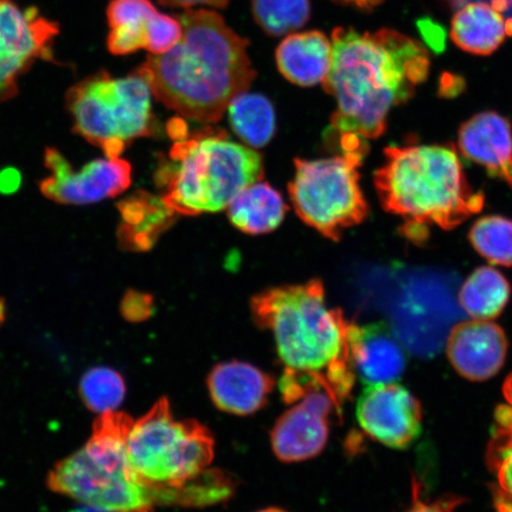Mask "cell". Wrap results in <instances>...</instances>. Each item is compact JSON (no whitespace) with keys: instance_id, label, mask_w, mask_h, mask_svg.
I'll return each instance as SVG.
<instances>
[{"instance_id":"obj_31","label":"cell","mask_w":512,"mask_h":512,"mask_svg":"<svg viewBox=\"0 0 512 512\" xmlns=\"http://www.w3.org/2000/svg\"><path fill=\"white\" fill-rule=\"evenodd\" d=\"M120 309L124 318L130 320V322H144L152 315L153 299L150 294L131 290L126 292Z\"/></svg>"},{"instance_id":"obj_25","label":"cell","mask_w":512,"mask_h":512,"mask_svg":"<svg viewBox=\"0 0 512 512\" xmlns=\"http://www.w3.org/2000/svg\"><path fill=\"white\" fill-rule=\"evenodd\" d=\"M486 464L495 477L492 497L496 512H512V430L496 424L486 450Z\"/></svg>"},{"instance_id":"obj_10","label":"cell","mask_w":512,"mask_h":512,"mask_svg":"<svg viewBox=\"0 0 512 512\" xmlns=\"http://www.w3.org/2000/svg\"><path fill=\"white\" fill-rule=\"evenodd\" d=\"M342 403L324 376L306 377L303 398L275 422L272 448L281 462L315 458L328 443L332 416L342 419Z\"/></svg>"},{"instance_id":"obj_12","label":"cell","mask_w":512,"mask_h":512,"mask_svg":"<svg viewBox=\"0 0 512 512\" xmlns=\"http://www.w3.org/2000/svg\"><path fill=\"white\" fill-rule=\"evenodd\" d=\"M44 165L51 175L40 183L42 194L67 206H86L117 197L132 183V166L125 159H96L75 172L59 150L48 147Z\"/></svg>"},{"instance_id":"obj_15","label":"cell","mask_w":512,"mask_h":512,"mask_svg":"<svg viewBox=\"0 0 512 512\" xmlns=\"http://www.w3.org/2000/svg\"><path fill=\"white\" fill-rule=\"evenodd\" d=\"M350 356L355 374L367 387L395 383L407 366L405 351L382 323L352 324Z\"/></svg>"},{"instance_id":"obj_13","label":"cell","mask_w":512,"mask_h":512,"mask_svg":"<svg viewBox=\"0 0 512 512\" xmlns=\"http://www.w3.org/2000/svg\"><path fill=\"white\" fill-rule=\"evenodd\" d=\"M356 416L371 439L396 450H405L421 433L420 402L396 383L367 387L358 400Z\"/></svg>"},{"instance_id":"obj_9","label":"cell","mask_w":512,"mask_h":512,"mask_svg":"<svg viewBox=\"0 0 512 512\" xmlns=\"http://www.w3.org/2000/svg\"><path fill=\"white\" fill-rule=\"evenodd\" d=\"M367 150L343 156L296 159L290 196L298 216L325 238L341 240L344 230L367 219L368 204L360 187L358 168Z\"/></svg>"},{"instance_id":"obj_20","label":"cell","mask_w":512,"mask_h":512,"mask_svg":"<svg viewBox=\"0 0 512 512\" xmlns=\"http://www.w3.org/2000/svg\"><path fill=\"white\" fill-rule=\"evenodd\" d=\"M511 24L494 4L471 3L453 17L451 38L467 53L486 56L501 47L507 35H512Z\"/></svg>"},{"instance_id":"obj_26","label":"cell","mask_w":512,"mask_h":512,"mask_svg":"<svg viewBox=\"0 0 512 512\" xmlns=\"http://www.w3.org/2000/svg\"><path fill=\"white\" fill-rule=\"evenodd\" d=\"M256 24L267 35L280 37L302 29L311 17L310 0H252Z\"/></svg>"},{"instance_id":"obj_2","label":"cell","mask_w":512,"mask_h":512,"mask_svg":"<svg viewBox=\"0 0 512 512\" xmlns=\"http://www.w3.org/2000/svg\"><path fill=\"white\" fill-rule=\"evenodd\" d=\"M178 17L181 40L166 53L147 57L136 72L170 110L198 123L215 124L256 78L249 42L215 11L188 9Z\"/></svg>"},{"instance_id":"obj_6","label":"cell","mask_w":512,"mask_h":512,"mask_svg":"<svg viewBox=\"0 0 512 512\" xmlns=\"http://www.w3.org/2000/svg\"><path fill=\"white\" fill-rule=\"evenodd\" d=\"M133 421L121 412L101 414L87 444L50 472V490L113 512H153L151 492L127 457L126 437Z\"/></svg>"},{"instance_id":"obj_32","label":"cell","mask_w":512,"mask_h":512,"mask_svg":"<svg viewBox=\"0 0 512 512\" xmlns=\"http://www.w3.org/2000/svg\"><path fill=\"white\" fill-rule=\"evenodd\" d=\"M503 394L507 405L499 406L495 412L496 424L507 426L512 430V373L503 384Z\"/></svg>"},{"instance_id":"obj_1","label":"cell","mask_w":512,"mask_h":512,"mask_svg":"<svg viewBox=\"0 0 512 512\" xmlns=\"http://www.w3.org/2000/svg\"><path fill=\"white\" fill-rule=\"evenodd\" d=\"M332 64L323 86L337 100L331 127L343 136H382L393 107L405 104L427 79L431 61L418 41L381 29L332 31Z\"/></svg>"},{"instance_id":"obj_7","label":"cell","mask_w":512,"mask_h":512,"mask_svg":"<svg viewBox=\"0 0 512 512\" xmlns=\"http://www.w3.org/2000/svg\"><path fill=\"white\" fill-rule=\"evenodd\" d=\"M215 440L196 420L175 419L168 399L133 421L126 452L134 473L156 505H172L175 489L208 470Z\"/></svg>"},{"instance_id":"obj_4","label":"cell","mask_w":512,"mask_h":512,"mask_svg":"<svg viewBox=\"0 0 512 512\" xmlns=\"http://www.w3.org/2000/svg\"><path fill=\"white\" fill-rule=\"evenodd\" d=\"M384 156L374 183L389 213L447 230L483 209V192L470 187L452 144L392 146Z\"/></svg>"},{"instance_id":"obj_22","label":"cell","mask_w":512,"mask_h":512,"mask_svg":"<svg viewBox=\"0 0 512 512\" xmlns=\"http://www.w3.org/2000/svg\"><path fill=\"white\" fill-rule=\"evenodd\" d=\"M157 12L151 0H112L106 10L110 25L108 51L114 56H126L146 49L147 32Z\"/></svg>"},{"instance_id":"obj_3","label":"cell","mask_w":512,"mask_h":512,"mask_svg":"<svg viewBox=\"0 0 512 512\" xmlns=\"http://www.w3.org/2000/svg\"><path fill=\"white\" fill-rule=\"evenodd\" d=\"M251 307L256 325L273 332L285 369L323 374L339 399L350 398L356 380L350 356L354 323L329 309L322 281L270 288Z\"/></svg>"},{"instance_id":"obj_36","label":"cell","mask_w":512,"mask_h":512,"mask_svg":"<svg viewBox=\"0 0 512 512\" xmlns=\"http://www.w3.org/2000/svg\"><path fill=\"white\" fill-rule=\"evenodd\" d=\"M72 512H113V511L101 509L98 507H93V505L85 504V505H83V507L76 508Z\"/></svg>"},{"instance_id":"obj_38","label":"cell","mask_w":512,"mask_h":512,"mask_svg":"<svg viewBox=\"0 0 512 512\" xmlns=\"http://www.w3.org/2000/svg\"><path fill=\"white\" fill-rule=\"evenodd\" d=\"M4 315V303L0 300V317Z\"/></svg>"},{"instance_id":"obj_34","label":"cell","mask_w":512,"mask_h":512,"mask_svg":"<svg viewBox=\"0 0 512 512\" xmlns=\"http://www.w3.org/2000/svg\"><path fill=\"white\" fill-rule=\"evenodd\" d=\"M21 184V175L14 169H6L0 172V192L10 194L18 189Z\"/></svg>"},{"instance_id":"obj_24","label":"cell","mask_w":512,"mask_h":512,"mask_svg":"<svg viewBox=\"0 0 512 512\" xmlns=\"http://www.w3.org/2000/svg\"><path fill=\"white\" fill-rule=\"evenodd\" d=\"M229 119L243 142L262 147L275 132V113L271 101L260 94L242 93L230 102Z\"/></svg>"},{"instance_id":"obj_14","label":"cell","mask_w":512,"mask_h":512,"mask_svg":"<svg viewBox=\"0 0 512 512\" xmlns=\"http://www.w3.org/2000/svg\"><path fill=\"white\" fill-rule=\"evenodd\" d=\"M454 369L470 381H485L503 367L508 351L505 332L490 320L473 319L453 326L446 344Z\"/></svg>"},{"instance_id":"obj_21","label":"cell","mask_w":512,"mask_h":512,"mask_svg":"<svg viewBox=\"0 0 512 512\" xmlns=\"http://www.w3.org/2000/svg\"><path fill=\"white\" fill-rule=\"evenodd\" d=\"M287 206L277 190L256 182L236 195L228 206L230 222L249 235L272 232L283 222Z\"/></svg>"},{"instance_id":"obj_23","label":"cell","mask_w":512,"mask_h":512,"mask_svg":"<svg viewBox=\"0 0 512 512\" xmlns=\"http://www.w3.org/2000/svg\"><path fill=\"white\" fill-rule=\"evenodd\" d=\"M510 284L492 267H479L459 292V304L473 319L491 320L501 315L510 298Z\"/></svg>"},{"instance_id":"obj_33","label":"cell","mask_w":512,"mask_h":512,"mask_svg":"<svg viewBox=\"0 0 512 512\" xmlns=\"http://www.w3.org/2000/svg\"><path fill=\"white\" fill-rule=\"evenodd\" d=\"M230 0H159V3L168 6V8L191 9L197 5H206L210 8L224 9L227 8Z\"/></svg>"},{"instance_id":"obj_17","label":"cell","mask_w":512,"mask_h":512,"mask_svg":"<svg viewBox=\"0 0 512 512\" xmlns=\"http://www.w3.org/2000/svg\"><path fill=\"white\" fill-rule=\"evenodd\" d=\"M458 146L463 156L483 165L491 177L512 188V131L508 119L495 112L475 115L460 127Z\"/></svg>"},{"instance_id":"obj_35","label":"cell","mask_w":512,"mask_h":512,"mask_svg":"<svg viewBox=\"0 0 512 512\" xmlns=\"http://www.w3.org/2000/svg\"><path fill=\"white\" fill-rule=\"evenodd\" d=\"M335 2L354 5L358 9L370 11L383 3L384 0H335Z\"/></svg>"},{"instance_id":"obj_19","label":"cell","mask_w":512,"mask_h":512,"mask_svg":"<svg viewBox=\"0 0 512 512\" xmlns=\"http://www.w3.org/2000/svg\"><path fill=\"white\" fill-rule=\"evenodd\" d=\"M121 224L118 230L120 246L130 251H146L160 233L169 226L174 211L162 200L139 191L118 204Z\"/></svg>"},{"instance_id":"obj_27","label":"cell","mask_w":512,"mask_h":512,"mask_svg":"<svg viewBox=\"0 0 512 512\" xmlns=\"http://www.w3.org/2000/svg\"><path fill=\"white\" fill-rule=\"evenodd\" d=\"M469 238L476 251L491 264L512 267V220L483 217L473 224Z\"/></svg>"},{"instance_id":"obj_29","label":"cell","mask_w":512,"mask_h":512,"mask_svg":"<svg viewBox=\"0 0 512 512\" xmlns=\"http://www.w3.org/2000/svg\"><path fill=\"white\" fill-rule=\"evenodd\" d=\"M183 27L178 16L159 14L151 19L147 32L146 50L151 55H162L181 40Z\"/></svg>"},{"instance_id":"obj_37","label":"cell","mask_w":512,"mask_h":512,"mask_svg":"<svg viewBox=\"0 0 512 512\" xmlns=\"http://www.w3.org/2000/svg\"><path fill=\"white\" fill-rule=\"evenodd\" d=\"M258 512H286L285 510H281L279 508H268V509H264V510H261V511H258Z\"/></svg>"},{"instance_id":"obj_18","label":"cell","mask_w":512,"mask_h":512,"mask_svg":"<svg viewBox=\"0 0 512 512\" xmlns=\"http://www.w3.org/2000/svg\"><path fill=\"white\" fill-rule=\"evenodd\" d=\"M332 42L322 31L288 35L275 51L279 72L293 85L312 87L323 83L332 64Z\"/></svg>"},{"instance_id":"obj_28","label":"cell","mask_w":512,"mask_h":512,"mask_svg":"<svg viewBox=\"0 0 512 512\" xmlns=\"http://www.w3.org/2000/svg\"><path fill=\"white\" fill-rule=\"evenodd\" d=\"M125 394L123 376L110 368L91 369L80 382L82 401L88 409L99 414L114 412L123 403Z\"/></svg>"},{"instance_id":"obj_16","label":"cell","mask_w":512,"mask_h":512,"mask_svg":"<svg viewBox=\"0 0 512 512\" xmlns=\"http://www.w3.org/2000/svg\"><path fill=\"white\" fill-rule=\"evenodd\" d=\"M273 388L271 375L240 361L217 364L208 377L209 394L215 406L234 415L259 412L267 405Z\"/></svg>"},{"instance_id":"obj_11","label":"cell","mask_w":512,"mask_h":512,"mask_svg":"<svg viewBox=\"0 0 512 512\" xmlns=\"http://www.w3.org/2000/svg\"><path fill=\"white\" fill-rule=\"evenodd\" d=\"M60 25L37 8L22 9L15 0H0V101L19 92V79L38 60L55 62Z\"/></svg>"},{"instance_id":"obj_5","label":"cell","mask_w":512,"mask_h":512,"mask_svg":"<svg viewBox=\"0 0 512 512\" xmlns=\"http://www.w3.org/2000/svg\"><path fill=\"white\" fill-rule=\"evenodd\" d=\"M172 165L158 171L162 197L174 213L196 216L227 208L236 195L264 178L259 153L211 130L181 140L170 151Z\"/></svg>"},{"instance_id":"obj_8","label":"cell","mask_w":512,"mask_h":512,"mask_svg":"<svg viewBox=\"0 0 512 512\" xmlns=\"http://www.w3.org/2000/svg\"><path fill=\"white\" fill-rule=\"evenodd\" d=\"M149 83L137 72L114 79L106 70L87 76L70 87L67 110L74 132L88 143L130 144L153 132L152 96Z\"/></svg>"},{"instance_id":"obj_30","label":"cell","mask_w":512,"mask_h":512,"mask_svg":"<svg viewBox=\"0 0 512 512\" xmlns=\"http://www.w3.org/2000/svg\"><path fill=\"white\" fill-rule=\"evenodd\" d=\"M413 499L412 505L405 512H453L465 502L463 497L446 495L435 499V501H425L422 498L421 483L418 479H413Z\"/></svg>"}]
</instances>
